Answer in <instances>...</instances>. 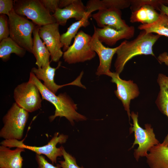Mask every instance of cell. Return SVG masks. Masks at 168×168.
Returning <instances> with one entry per match:
<instances>
[{
	"label": "cell",
	"instance_id": "cell-1",
	"mask_svg": "<svg viewBox=\"0 0 168 168\" xmlns=\"http://www.w3.org/2000/svg\"><path fill=\"white\" fill-rule=\"evenodd\" d=\"M161 36L142 30L134 39L130 41L125 40L121 43L116 53L115 72L119 75L127 62L135 56L149 55L155 57L153 47Z\"/></svg>",
	"mask_w": 168,
	"mask_h": 168
},
{
	"label": "cell",
	"instance_id": "cell-2",
	"mask_svg": "<svg viewBox=\"0 0 168 168\" xmlns=\"http://www.w3.org/2000/svg\"><path fill=\"white\" fill-rule=\"evenodd\" d=\"M29 81L35 84L39 89L43 99L52 104L55 107L54 114L49 117L50 122L57 117H65L73 125L74 121H78L86 119L84 116L77 112V107L71 99L65 93H60L56 96L48 89L31 72Z\"/></svg>",
	"mask_w": 168,
	"mask_h": 168
},
{
	"label": "cell",
	"instance_id": "cell-3",
	"mask_svg": "<svg viewBox=\"0 0 168 168\" xmlns=\"http://www.w3.org/2000/svg\"><path fill=\"white\" fill-rule=\"evenodd\" d=\"M29 113L16 102L13 103L3 118V126L0 131V137L4 140H21L29 118Z\"/></svg>",
	"mask_w": 168,
	"mask_h": 168
},
{
	"label": "cell",
	"instance_id": "cell-4",
	"mask_svg": "<svg viewBox=\"0 0 168 168\" xmlns=\"http://www.w3.org/2000/svg\"><path fill=\"white\" fill-rule=\"evenodd\" d=\"M10 37L20 46L32 53V34L35 26L33 22L17 14L13 9L8 16Z\"/></svg>",
	"mask_w": 168,
	"mask_h": 168
},
{
	"label": "cell",
	"instance_id": "cell-5",
	"mask_svg": "<svg viewBox=\"0 0 168 168\" xmlns=\"http://www.w3.org/2000/svg\"><path fill=\"white\" fill-rule=\"evenodd\" d=\"M68 138V136L63 134L55 133L54 136L46 144L42 146H31L25 144L23 140L16 139L4 140L0 144L10 148L19 147L27 149L35 152L36 154L44 155L51 161L52 164L56 163L57 158L63 156L61 146L56 147L57 144L65 143Z\"/></svg>",
	"mask_w": 168,
	"mask_h": 168
},
{
	"label": "cell",
	"instance_id": "cell-6",
	"mask_svg": "<svg viewBox=\"0 0 168 168\" xmlns=\"http://www.w3.org/2000/svg\"><path fill=\"white\" fill-rule=\"evenodd\" d=\"M133 124L130 128V133H134L135 140L131 148L136 144L138 145V148L134 150V157L138 161L141 157H146L147 152L154 146L160 143L156 138L153 129L149 124L145 125V128L141 127L138 123V115L133 111L131 113Z\"/></svg>",
	"mask_w": 168,
	"mask_h": 168
},
{
	"label": "cell",
	"instance_id": "cell-7",
	"mask_svg": "<svg viewBox=\"0 0 168 168\" xmlns=\"http://www.w3.org/2000/svg\"><path fill=\"white\" fill-rule=\"evenodd\" d=\"M13 9L17 14L26 16L39 26L56 22L40 0H15Z\"/></svg>",
	"mask_w": 168,
	"mask_h": 168
},
{
	"label": "cell",
	"instance_id": "cell-8",
	"mask_svg": "<svg viewBox=\"0 0 168 168\" xmlns=\"http://www.w3.org/2000/svg\"><path fill=\"white\" fill-rule=\"evenodd\" d=\"M91 36L81 30L74 37L72 44L63 53L65 62L75 64L90 60L94 58L96 53L90 46Z\"/></svg>",
	"mask_w": 168,
	"mask_h": 168
},
{
	"label": "cell",
	"instance_id": "cell-9",
	"mask_svg": "<svg viewBox=\"0 0 168 168\" xmlns=\"http://www.w3.org/2000/svg\"><path fill=\"white\" fill-rule=\"evenodd\" d=\"M36 86L28 81L18 85L14 90L15 102L28 112H34L41 107L42 99Z\"/></svg>",
	"mask_w": 168,
	"mask_h": 168
},
{
	"label": "cell",
	"instance_id": "cell-10",
	"mask_svg": "<svg viewBox=\"0 0 168 168\" xmlns=\"http://www.w3.org/2000/svg\"><path fill=\"white\" fill-rule=\"evenodd\" d=\"M59 26L56 22L50 24L40 26L38 31L40 37L50 54L51 61L54 62L58 61L63 53L61 50L63 46Z\"/></svg>",
	"mask_w": 168,
	"mask_h": 168
},
{
	"label": "cell",
	"instance_id": "cell-11",
	"mask_svg": "<svg viewBox=\"0 0 168 168\" xmlns=\"http://www.w3.org/2000/svg\"><path fill=\"white\" fill-rule=\"evenodd\" d=\"M107 76L111 77V82L116 85L117 89L114 91V93L122 102L130 121V101L139 96L140 92L138 86L132 80L126 81L121 79L119 74L115 72H110Z\"/></svg>",
	"mask_w": 168,
	"mask_h": 168
},
{
	"label": "cell",
	"instance_id": "cell-12",
	"mask_svg": "<svg viewBox=\"0 0 168 168\" xmlns=\"http://www.w3.org/2000/svg\"><path fill=\"white\" fill-rule=\"evenodd\" d=\"M90 44L91 48L97 54L99 58L100 63L96 74L98 76L102 75H107L111 72L110 69L113 57L120 45L114 48L105 46L99 40L97 32L94 28Z\"/></svg>",
	"mask_w": 168,
	"mask_h": 168
},
{
	"label": "cell",
	"instance_id": "cell-13",
	"mask_svg": "<svg viewBox=\"0 0 168 168\" xmlns=\"http://www.w3.org/2000/svg\"><path fill=\"white\" fill-rule=\"evenodd\" d=\"M120 10L113 8H105L92 15L97 25L101 28L106 26L113 27L118 30L125 29L129 27L121 16Z\"/></svg>",
	"mask_w": 168,
	"mask_h": 168
},
{
	"label": "cell",
	"instance_id": "cell-14",
	"mask_svg": "<svg viewBox=\"0 0 168 168\" xmlns=\"http://www.w3.org/2000/svg\"><path fill=\"white\" fill-rule=\"evenodd\" d=\"M99 40L102 43L110 46L115 45L119 40L123 39H129L133 37L135 29L133 26L127 28L118 30L114 27L107 26L103 28H98L94 25Z\"/></svg>",
	"mask_w": 168,
	"mask_h": 168
},
{
	"label": "cell",
	"instance_id": "cell-15",
	"mask_svg": "<svg viewBox=\"0 0 168 168\" xmlns=\"http://www.w3.org/2000/svg\"><path fill=\"white\" fill-rule=\"evenodd\" d=\"M86 9L81 0H74L73 2L66 7L58 8L52 15L59 25L64 26L68 20L74 18L77 21L80 20L85 16Z\"/></svg>",
	"mask_w": 168,
	"mask_h": 168
},
{
	"label": "cell",
	"instance_id": "cell-16",
	"mask_svg": "<svg viewBox=\"0 0 168 168\" xmlns=\"http://www.w3.org/2000/svg\"><path fill=\"white\" fill-rule=\"evenodd\" d=\"M61 62H59L56 68L51 67L50 64L43 68L34 67L31 72L34 73L39 80L44 82V85L49 90L55 94L58 90L62 87L68 85H76V82L74 81L69 83L60 85L57 84L54 81V77L56 70L60 66Z\"/></svg>",
	"mask_w": 168,
	"mask_h": 168
},
{
	"label": "cell",
	"instance_id": "cell-17",
	"mask_svg": "<svg viewBox=\"0 0 168 168\" xmlns=\"http://www.w3.org/2000/svg\"><path fill=\"white\" fill-rule=\"evenodd\" d=\"M25 149L17 147L12 150L7 147L0 146V168H22L23 159L21 153Z\"/></svg>",
	"mask_w": 168,
	"mask_h": 168
},
{
	"label": "cell",
	"instance_id": "cell-18",
	"mask_svg": "<svg viewBox=\"0 0 168 168\" xmlns=\"http://www.w3.org/2000/svg\"><path fill=\"white\" fill-rule=\"evenodd\" d=\"M40 26H35L33 31L32 53L36 59L35 64L38 68L45 67L50 64V54L39 34Z\"/></svg>",
	"mask_w": 168,
	"mask_h": 168
},
{
	"label": "cell",
	"instance_id": "cell-19",
	"mask_svg": "<svg viewBox=\"0 0 168 168\" xmlns=\"http://www.w3.org/2000/svg\"><path fill=\"white\" fill-rule=\"evenodd\" d=\"M157 82L160 91L155 102L160 111L168 118V76L162 74H158ZM168 147V134L162 143Z\"/></svg>",
	"mask_w": 168,
	"mask_h": 168
},
{
	"label": "cell",
	"instance_id": "cell-20",
	"mask_svg": "<svg viewBox=\"0 0 168 168\" xmlns=\"http://www.w3.org/2000/svg\"><path fill=\"white\" fill-rule=\"evenodd\" d=\"M149 151L146 157L150 168H168V147L160 143Z\"/></svg>",
	"mask_w": 168,
	"mask_h": 168
},
{
	"label": "cell",
	"instance_id": "cell-21",
	"mask_svg": "<svg viewBox=\"0 0 168 168\" xmlns=\"http://www.w3.org/2000/svg\"><path fill=\"white\" fill-rule=\"evenodd\" d=\"M86 9V13L83 18L73 23L68 28L66 32L61 35L60 40L64 52L66 51L70 46L72 39L74 38L79 29L82 27H86L90 25L88 18L94 11L89 8Z\"/></svg>",
	"mask_w": 168,
	"mask_h": 168
},
{
	"label": "cell",
	"instance_id": "cell-22",
	"mask_svg": "<svg viewBox=\"0 0 168 168\" xmlns=\"http://www.w3.org/2000/svg\"><path fill=\"white\" fill-rule=\"evenodd\" d=\"M159 15V13L152 6L145 4L132 12L130 21L131 23L140 22L142 24H150L156 20Z\"/></svg>",
	"mask_w": 168,
	"mask_h": 168
},
{
	"label": "cell",
	"instance_id": "cell-23",
	"mask_svg": "<svg viewBox=\"0 0 168 168\" xmlns=\"http://www.w3.org/2000/svg\"><path fill=\"white\" fill-rule=\"evenodd\" d=\"M26 51L10 37L4 39L0 41V58L4 62L8 60L12 53L22 57L25 55Z\"/></svg>",
	"mask_w": 168,
	"mask_h": 168
},
{
	"label": "cell",
	"instance_id": "cell-24",
	"mask_svg": "<svg viewBox=\"0 0 168 168\" xmlns=\"http://www.w3.org/2000/svg\"><path fill=\"white\" fill-rule=\"evenodd\" d=\"M138 28L147 33H156L161 36L168 37V16L160 12L158 19L155 21L150 24H141Z\"/></svg>",
	"mask_w": 168,
	"mask_h": 168
},
{
	"label": "cell",
	"instance_id": "cell-25",
	"mask_svg": "<svg viewBox=\"0 0 168 168\" xmlns=\"http://www.w3.org/2000/svg\"><path fill=\"white\" fill-rule=\"evenodd\" d=\"M130 8L133 12L145 4L152 6L156 10L158 11L161 3H163L164 0H130Z\"/></svg>",
	"mask_w": 168,
	"mask_h": 168
},
{
	"label": "cell",
	"instance_id": "cell-26",
	"mask_svg": "<svg viewBox=\"0 0 168 168\" xmlns=\"http://www.w3.org/2000/svg\"><path fill=\"white\" fill-rule=\"evenodd\" d=\"M61 147L64 160L59 161V162L62 168H84L79 166L75 157L68 153L63 147Z\"/></svg>",
	"mask_w": 168,
	"mask_h": 168
},
{
	"label": "cell",
	"instance_id": "cell-27",
	"mask_svg": "<svg viewBox=\"0 0 168 168\" xmlns=\"http://www.w3.org/2000/svg\"><path fill=\"white\" fill-rule=\"evenodd\" d=\"M106 8H115L119 10L130 6V0H102Z\"/></svg>",
	"mask_w": 168,
	"mask_h": 168
},
{
	"label": "cell",
	"instance_id": "cell-28",
	"mask_svg": "<svg viewBox=\"0 0 168 168\" xmlns=\"http://www.w3.org/2000/svg\"><path fill=\"white\" fill-rule=\"evenodd\" d=\"M8 18L6 15H0V41L9 37Z\"/></svg>",
	"mask_w": 168,
	"mask_h": 168
},
{
	"label": "cell",
	"instance_id": "cell-29",
	"mask_svg": "<svg viewBox=\"0 0 168 168\" xmlns=\"http://www.w3.org/2000/svg\"><path fill=\"white\" fill-rule=\"evenodd\" d=\"M35 158L38 165L37 168H62L59 164L55 166L50 163L42 155L36 154Z\"/></svg>",
	"mask_w": 168,
	"mask_h": 168
},
{
	"label": "cell",
	"instance_id": "cell-30",
	"mask_svg": "<svg viewBox=\"0 0 168 168\" xmlns=\"http://www.w3.org/2000/svg\"><path fill=\"white\" fill-rule=\"evenodd\" d=\"M14 1L12 0H0V14L8 16L13 9Z\"/></svg>",
	"mask_w": 168,
	"mask_h": 168
},
{
	"label": "cell",
	"instance_id": "cell-31",
	"mask_svg": "<svg viewBox=\"0 0 168 168\" xmlns=\"http://www.w3.org/2000/svg\"><path fill=\"white\" fill-rule=\"evenodd\" d=\"M45 8L50 13H54L59 8L60 0H40Z\"/></svg>",
	"mask_w": 168,
	"mask_h": 168
},
{
	"label": "cell",
	"instance_id": "cell-32",
	"mask_svg": "<svg viewBox=\"0 0 168 168\" xmlns=\"http://www.w3.org/2000/svg\"><path fill=\"white\" fill-rule=\"evenodd\" d=\"M157 60L160 63H164L168 66V53L164 52L160 54L157 57Z\"/></svg>",
	"mask_w": 168,
	"mask_h": 168
},
{
	"label": "cell",
	"instance_id": "cell-33",
	"mask_svg": "<svg viewBox=\"0 0 168 168\" xmlns=\"http://www.w3.org/2000/svg\"><path fill=\"white\" fill-rule=\"evenodd\" d=\"M166 0H164L163 3L160 5L158 11L161 13H162L168 16V0H166V4H165Z\"/></svg>",
	"mask_w": 168,
	"mask_h": 168
},
{
	"label": "cell",
	"instance_id": "cell-34",
	"mask_svg": "<svg viewBox=\"0 0 168 168\" xmlns=\"http://www.w3.org/2000/svg\"><path fill=\"white\" fill-rule=\"evenodd\" d=\"M74 0H60L59 8H63L72 3Z\"/></svg>",
	"mask_w": 168,
	"mask_h": 168
}]
</instances>
